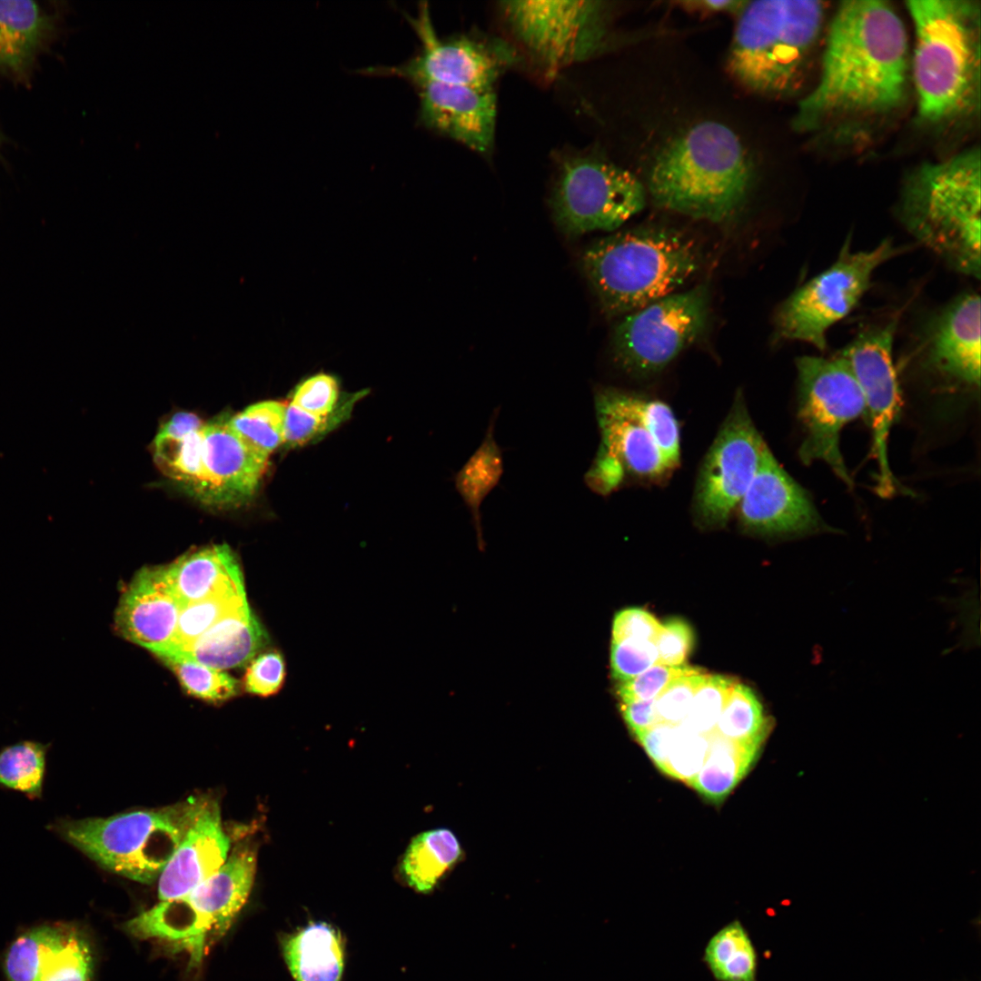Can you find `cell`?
<instances>
[{
  "label": "cell",
  "mask_w": 981,
  "mask_h": 981,
  "mask_svg": "<svg viewBox=\"0 0 981 981\" xmlns=\"http://www.w3.org/2000/svg\"><path fill=\"white\" fill-rule=\"evenodd\" d=\"M907 38L886 1H844L831 20L819 78L798 105L795 128L810 131L852 116L883 114L904 101Z\"/></svg>",
  "instance_id": "cell-1"
},
{
  "label": "cell",
  "mask_w": 981,
  "mask_h": 981,
  "mask_svg": "<svg viewBox=\"0 0 981 981\" xmlns=\"http://www.w3.org/2000/svg\"><path fill=\"white\" fill-rule=\"evenodd\" d=\"M753 182V164L738 136L720 123L706 121L658 152L648 190L663 209L724 223L741 213Z\"/></svg>",
  "instance_id": "cell-2"
},
{
  "label": "cell",
  "mask_w": 981,
  "mask_h": 981,
  "mask_svg": "<svg viewBox=\"0 0 981 981\" xmlns=\"http://www.w3.org/2000/svg\"><path fill=\"white\" fill-rule=\"evenodd\" d=\"M702 248L668 225L624 230L591 243L581 265L603 312L623 317L676 292L700 269Z\"/></svg>",
  "instance_id": "cell-3"
},
{
  "label": "cell",
  "mask_w": 981,
  "mask_h": 981,
  "mask_svg": "<svg viewBox=\"0 0 981 981\" xmlns=\"http://www.w3.org/2000/svg\"><path fill=\"white\" fill-rule=\"evenodd\" d=\"M915 27L913 77L919 116L931 124L978 108L980 7L969 0L906 2Z\"/></svg>",
  "instance_id": "cell-4"
},
{
  "label": "cell",
  "mask_w": 981,
  "mask_h": 981,
  "mask_svg": "<svg viewBox=\"0 0 981 981\" xmlns=\"http://www.w3.org/2000/svg\"><path fill=\"white\" fill-rule=\"evenodd\" d=\"M980 153L970 149L928 164L902 192L903 225L953 270L976 279L980 260Z\"/></svg>",
  "instance_id": "cell-5"
},
{
  "label": "cell",
  "mask_w": 981,
  "mask_h": 981,
  "mask_svg": "<svg viewBox=\"0 0 981 981\" xmlns=\"http://www.w3.org/2000/svg\"><path fill=\"white\" fill-rule=\"evenodd\" d=\"M824 15L823 3L816 0L748 2L728 54L730 73L758 94H792L806 75Z\"/></svg>",
  "instance_id": "cell-6"
},
{
  "label": "cell",
  "mask_w": 981,
  "mask_h": 981,
  "mask_svg": "<svg viewBox=\"0 0 981 981\" xmlns=\"http://www.w3.org/2000/svg\"><path fill=\"white\" fill-rule=\"evenodd\" d=\"M206 798L107 818L57 819L50 828L101 867L151 884L158 880Z\"/></svg>",
  "instance_id": "cell-7"
},
{
  "label": "cell",
  "mask_w": 981,
  "mask_h": 981,
  "mask_svg": "<svg viewBox=\"0 0 981 981\" xmlns=\"http://www.w3.org/2000/svg\"><path fill=\"white\" fill-rule=\"evenodd\" d=\"M257 848L238 843L212 875L185 896L162 900L145 911L146 936L186 949L201 963L207 939L222 937L246 903L256 872Z\"/></svg>",
  "instance_id": "cell-8"
},
{
  "label": "cell",
  "mask_w": 981,
  "mask_h": 981,
  "mask_svg": "<svg viewBox=\"0 0 981 981\" xmlns=\"http://www.w3.org/2000/svg\"><path fill=\"white\" fill-rule=\"evenodd\" d=\"M645 203L644 186L629 171L588 153L560 160L550 206L554 222L565 235L614 231Z\"/></svg>",
  "instance_id": "cell-9"
},
{
  "label": "cell",
  "mask_w": 981,
  "mask_h": 981,
  "mask_svg": "<svg viewBox=\"0 0 981 981\" xmlns=\"http://www.w3.org/2000/svg\"><path fill=\"white\" fill-rule=\"evenodd\" d=\"M898 250L884 240L869 251L852 252L847 239L837 260L795 290L774 315L775 336L824 351L828 329L846 317L869 289L875 270Z\"/></svg>",
  "instance_id": "cell-10"
},
{
  "label": "cell",
  "mask_w": 981,
  "mask_h": 981,
  "mask_svg": "<svg viewBox=\"0 0 981 981\" xmlns=\"http://www.w3.org/2000/svg\"><path fill=\"white\" fill-rule=\"evenodd\" d=\"M500 9L517 42L548 72L593 57L607 42V2L502 1Z\"/></svg>",
  "instance_id": "cell-11"
},
{
  "label": "cell",
  "mask_w": 981,
  "mask_h": 981,
  "mask_svg": "<svg viewBox=\"0 0 981 981\" xmlns=\"http://www.w3.org/2000/svg\"><path fill=\"white\" fill-rule=\"evenodd\" d=\"M708 313L709 289L701 283L627 314L612 333L613 359L630 375L652 376L699 338Z\"/></svg>",
  "instance_id": "cell-12"
},
{
  "label": "cell",
  "mask_w": 981,
  "mask_h": 981,
  "mask_svg": "<svg viewBox=\"0 0 981 981\" xmlns=\"http://www.w3.org/2000/svg\"><path fill=\"white\" fill-rule=\"evenodd\" d=\"M798 381V418L804 439L799 458L805 464L820 461L848 487L854 485L839 448L840 431L866 415L861 389L839 355L832 358L802 356L796 361Z\"/></svg>",
  "instance_id": "cell-13"
},
{
  "label": "cell",
  "mask_w": 981,
  "mask_h": 981,
  "mask_svg": "<svg viewBox=\"0 0 981 981\" xmlns=\"http://www.w3.org/2000/svg\"><path fill=\"white\" fill-rule=\"evenodd\" d=\"M405 16L420 39L419 52L401 64L370 67L364 74L397 76L416 87L435 83L494 89L501 74L519 60L514 47L503 40L472 35L440 37L425 3L416 17Z\"/></svg>",
  "instance_id": "cell-14"
},
{
  "label": "cell",
  "mask_w": 981,
  "mask_h": 981,
  "mask_svg": "<svg viewBox=\"0 0 981 981\" xmlns=\"http://www.w3.org/2000/svg\"><path fill=\"white\" fill-rule=\"evenodd\" d=\"M766 447L738 392L699 471L692 510L699 526L721 528L728 523Z\"/></svg>",
  "instance_id": "cell-15"
},
{
  "label": "cell",
  "mask_w": 981,
  "mask_h": 981,
  "mask_svg": "<svg viewBox=\"0 0 981 981\" xmlns=\"http://www.w3.org/2000/svg\"><path fill=\"white\" fill-rule=\"evenodd\" d=\"M897 320L869 327L857 335L840 352L856 378L865 401L866 415L873 437L877 462V492L889 497L897 480L889 466L887 444L890 429L899 409V391L892 359Z\"/></svg>",
  "instance_id": "cell-16"
},
{
  "label": "cell",
  "mask_w": 981,
  "mask_h": 981,
  "mask_svg": "<svg viewBox=\"0 0 981 981\" xmlns=\"http://www.w3.org/2000/svg\"><path fill=\"white\" fill-rule=\"evenodd\" d=\"M595 406L601 442L587 474L591 488L607 494L626 475L658 481L673 471L651 434L629 407L624 391L598 390Z\"/></svg>",
  "instance_id": "cell-17"
},
{
  "label": "cell",
  "mask_w": 981,
  "mask_h": 981,
  "mask_svg": "<svg viewBox=\"0 0 981 981\" xmlns=\"http://www.w3.org/2000/svg\"><path fill=\"white\" fill-rule=\"evenodd\" d=\"M736 511L745 530L761 536L807 534L824 526L806 490L779 465L768 446Z\"/></svg>",
  "instance_id": "cell-18"
},
{
  "label": "cell",
  "mask_w": 981,
  "mask_h": 981,
  "mask_svg": "<svg viewBox=\"0 0 981 981\" xmlns=\"http://www.w3.org/2000/svg\"><path fill=\"white\" fill-rule=\"evenodd\" d=\"M3 971L7 981H91L94 956L88 939L74 926L43 924L12 941Z\"/></svg>",
  "instance_id": "cell-19"
},
{
  "label": "cell",
  "mask_w": 981,
  "mask_h": 981,
  "mask_svg": "<svg viewBox=\"0 0 981 981\" xmlns=\"http://www.w3.org/2000/svg\"><path fill=\"white\" fill-rule=\"evenodd\" d=\"M203 478L194 497L213 507H237L249 501L268 469L269 456L242 440L227 419L202 429Z\"/></svg>",
  "instance_id": "cell-20"
},
{
  "label": "cell",
  "mask_w": 981,
  "mask_h": 981,
  "mask_svg": "<svg viewBox=\"0 0 981 981\" xmlns=\"http://www.w3.org/2000/svg\"><path fill=\"white\" fill-rule=\"evenodd\" d=\"M417 88L422 126L479 154L490 153L497 117L494 89L435 83Z\"/></svg>",
  "instance_id": "cell-21"
},
{
  "label": "cell",
  "mask_w": 981,
  "mask_h": 981,
  "mask_svg": "<svg viewBox=\"0 0 981 981\" xmlns=\"http://www.w3.org/2000/svg\"><path fill=\"white\" fill-rule=\"evenodd\" d=\"M926 365L948 382L980 384V296L964 293L930 322L924 338Z\"/></svg>",
  "instance_id": "cell-22"
},
{
  "label": "cell",
  "mask_w": 981,
  "mask_h": 981,
  "mask_svg": "<svg viewBox=\"0 0 981 981\" xmlns=\"http://www.w3.org/2000/svg\"><path fill=\"white\" fill-rule=\"evenodd\" d=\"M180 610L164 567H145L123 590L114 616L115 629L156 656L170 646Z\"/></svg>",
  "instance_id": "cell-23"
},
{
  "label": "cell",
  "mask_w": 981,
  "mask_h": 981,
  "mask_svg": "<svg viewBox=\"0 0 981 981\" xmlns=\"http://www.w3.org/2000/svg\"><path fill=\"white\" fill-rule=\"evenodd\" d=\"M230 848L219 805L206 798L157 880L160 901L192 891L223 865Z\"/></svg>",
  "instance_id": "cell-24"
},
{
  "label": "cell",
  "mask_w": 981,
  "mask_h": 981,
  "mask_svg": "<svg viewBox=\"0 0 981 981\" xmlns=\"http://www.w3.org/2000/svg\"><path fill=\"white\" fill-rule=\"evenodd\" d=\"M57 30V15L39 3L0 0V78L28 84Z\"/></svg>",
  "instance_id": "cell-25"
},
{
  "label": "cell",
  "mask_w": 981,
  "mask_h": 981,
  "mask_svg": "<svg viewBox=\"0 0 981 981\" xmlns=\"http://www.w3.org/2000/svg\"><path fill=\"white\" fill-rule=\"evenodd\" d=\"M267 640L265 631L246 604L224 616L188 646L164 654H177L223 671L250 662Z\"/></svg>",
  "instance_id": "cell-26"
},
{
  "label": "cell",
  "mask_w": 981,
  "mask_h": 981,
  "mask_svg": "<svg viewBox=\"0 0 981 981\" xmlns=\"http://www.w3.org/2000/svg\"><path fill=\"white\" fill-rule=\"evenodd\" d=\"M163 567L181 608L221 592L244 588L238 560L226 544L187 552Z\"/></svg>",
  "instance_id": "cell-27"
},
{
  "label": "cell",
  "mask_w": 981,
  "mask_h": 981,
  "mask_svg": "<svg viewBox=\"0 0 981 981\" xmlns=\"http://www.w3.org/2000/svg\"><path fill=\"white\" fill-rule=\"evenodd\" d=\"M285 964L294 981H341L344 944L338 928L310 923L281 938Z\"/></svg>",
  "instance_id": "cell-28"
},
{
  "label": "cell",
  "mask_w": 981,
  "mask_h": 981,
  "mask_svg": "<svg viewBox=\"0 0 981 981\" xmlns=\"http://www.w3.org/2000/svg\"><path fill=\"white\" fill-rule=\"evenodd\" d=\"M705 763L689 785L718 804L746 776L761 746L734 741L713 730Z\"/></svg>",
  "instance_id": "cell-29"
},
{
  "label": "cell",
  "mask_w": 981,
  "mask_h": 981,
  "mask_svg": "<svg viewBox=\"0 0 981 981\" xmlns=\"http://www.w3.org/2000/svg\"><path fill=\"white\" fill-rule=\"evenodd\" d=\"M461 844L452 831L435 828L412 838L400 864L409 887L422 894L431 892L461 856Z\"/></svg>",
  "instance_id": "cell-30"
},
{
  "label": "cell",
  "mask_w": 981,
  "mask_h": 981,
  "mask_svg": "<svg viewBox=\"0 0 981 981\" xmlns=\"http://www.w3.org/2000/svg\"><path fill=\"white\" fill-rule=\"evenodd\" d=\"M703 959L718 981L757 980L756 949L738 920L725 925L710 937Z\"/></svg>",
  "instance_id": "cell-31"
},
{
  "label": "cell",
  "mask_w": 981,
  "mask_h": 981,
  "mask_svg": "<svg viewBox=\"0 0 981 981\" xmlns=\"http://www.w3.org/2000/svg\"><path fill=\"white\" fill-rule=\"evenodd\" d=\"M769 720L754 691L737 682L719 716L715 730L721 736L746 744L762 746Z\"/></svg>",
  "instance_id": "cell-32"
},
{
  "label": "cell",
  "mask_w": 981,
  "mask_h": 981,
  "mask_svg": "<svg viewBox=\"0 0 981 981\" xmlns=\"http://www.w3.org/2000/svg\"><path fill=\"white\" fill-rule=\"evenodd\" d=\"M287 404L273 400L259 401L228 418L227 423L247 444L270 456L284 443Z\"/></svg>",
  "instance_id": "cell-33"
},
{
  "label": "cell",
  "mask_w": 981,
  "mask_h": 981,
  "mask_svg": "<svg viewBox=\"0 0 981 981\" xmlns=\"http://www.w3.org/2000/svg\"><path fill=\"white\" fill-rule=\"evenodd\" d=\"M49 745L25 740L0 751V786L40 798Z\"/></svg>",
  "instance_id": "cell-34"
},
{
  "label": "cell",
  "mask_w": 981,
  "mask_h": 981,
  "mask_svg": "<svg viewBox=\"0 0 981 981\" xmlns=\"http://www.w3.org/2000/svg\"><path fill=\"white\" fill-rule=\"evenodd\" d=\"M246 604L248 601L245 590L241 588L183 606L170 646L156 656L174 652L188 646L224 616Z\"/></svg>",
  "instance_id": "cell-35"
},
{
  "label": "cell",
  "mask_w": 981,
  "mask_h": 981,
  "mask_svg": "<svg viewBox=\"0 0 981 981\" xmlns=\"http://www.w3.org/2000/svg\"><path fill=\"white\" fill-rule=\"evenodd\" d=\"M491 425L492 422L481 447L456 476L457 489L477 525L480 522L481 503L497 484L502 473V459L493 440Z\"/></svg>",
  "instance_id": "cell-36"
},
{
  "label": "cell",
  "mask_w": 981,
  "mask_h": 981,
  "mask_svg": "<svg viewBox=\"0 0 981 981\" xmlns=\"http://www.w3.org/2000/svg\"><path fill=\"white\" fill-rule=\"evenodd\" d=\"M157 657L174 673L183 689L195 698L219 703L238 694V681L224 671L177 654Z\"/></svg>",
  "instance_id": "cell-37"
},
{
  "label": "cell",
  "mask_w": 981,
  "mask_h": 981,
  "mask_svg": "<svg viewBox=\"0 0 981 981\" xmlns=\"http://www.w3.org/2000/svg\"><path fill=\"white\" fill-rule=\"evenodd\" d=\"M202 429L181 440L154 441L157 465L193 496L203 478Z\"/></svg>",
  "instance_id": "cell-38"
},
{
  "label": "cell",
  "mask_w": 981,
  "mask_h": 981,
  "mask_svg": "<svg viewBox=\"0 0 981 981\" xmlns=\"http://www.w3.org/2000/svg\"><path fill=\"white\" fill-rule=\"evenodd\" d=\"M625 399L630 410L653 437L668 464L674 470L679 463L680 435L678 421L670 407L662 401L630 391H625Z\"/></svg>",
  "instance_id": "cell-39"
},
{
  "label": "cell",
  "mask_w": 981,
  "mask_h": 981,
  "mask_svg": "<svg viewBox=\"0 0 981 981\" xmlns=\"http://www.w3.org/2000/svg\"><path fill=\"white\" fill-rule=\"evenodd\" d=\"M736 683L729 677L708 674L697 690L686 718L679 725L696 734H710L715 730Z\"/></svg>",
  "instance_id": "cell-40"
},
{
  "label": "cell",
  "mask_w": 981,
  "mask_h": 981,
  "mask_svg": "<svg viewBox=\"0 0 981 981\" xmlns=\"http://www.w3.org/2000/svg\"><path fill=\"white\" fill-rule=\"evenodd\" d=\"M364 394V391H361L349 395L345 401H341L338 408L327 416L307 413L289 402L285 413L284 443L291 447L301 446L322 436L345 420L354 402Z\"/></svg>",
  "instance_id": "cell-41"
},
{
  "label": "cell",
  "mask_w": 981,
  "mask_h": 981,
  "mask_svg": "<svg viewBox=\"0 0 981 981\" xmlns=\"http://www.w3.org/2000/svg\"><path fill=\"white\" fill-rule=\"evenodd\" d=\"M341 399L338 378L333 374L320 372L297 384L290 403L307 413L327 416L338 408Z\"/></svg>",
  "instance_id": "cell-42"
},
{
  "label": "cell",
  "mask_w": 981,
  "mask_h": 981,
  "mask_svg": "<svg viewBox=\"0 0 981 981\" xmlns=\"http://www.w3.org/2000/svg\"><path fill=\"white\" fill-rule=\"evenodd\" d=\"M707 675L704 670L697 669L693 672L672 679L655 699L659 723L680 724L686 718L692 699Z\"/></svg>",
  "instance_id": "cell-43"
},
{
  "label": "cell",
  "mask_w": 981,
  "mask_h": 981,
  "mask_svg": "<svg viewBox=\"0 0 981 981\" xmlns=\"http://www.w3.org/2000/svg\"><path fill=\"white\" fill-rule=\"evenodd\" d=\"M708 746V736L690 732L679 725L664 773L689 784L705 763Z\"/></svg>",
  "instance_id": "cell-44"
},
{
  "label": "cell",
  "mask_w": 981,
  "mask_h": 981,
  "mask_svg": "<svg viewBox=\"0 0 981 981\" xmlns=\"http://www.w3.org/2000/svg\"><path fill=\"white\" fill-rule=\"evenodd\" d=\"M658 663L654 642L639 639L611 641L610 667L619 682L629 680Z\"/></svg>",
  "instance_id": "cell-45"
},
{
  "label": "cell",
  "mask_w": 981,
  "mask_h": 981,
  "mask_svg": "<svg viewBox=\"0 0 981 981\" xmlns=\"http://www.w3.org/2000/svg\"><path fill=\"white\" fill-rule=\"evenodd\" d=\"M697 669L685 665L671 667L656 664L639 676L620 682L617 692L621 703L655 699L672 679Z\"/></svg>",
  "instance_id": "cell-46"
},
{
  "label": "cell",
  "mask_w": 981,
  "mask_h": 981,
  "mask_svg": "<svg viewBox=\"0 0 981 981\" xmlns=\"http://www.w3.org/2000/svg\"><path fill=\"white\" fill-rule=\"evenodd\" d=\"M285 675L282 654L276 650L267 651L250 661L243 677V688L251 694L269 697L282 689Z\"/></svg>",
  "instance_id": "cell-47"
},
{
  "label": "cell",
  "mask_w": 981,
  "mask_h": 981,
  "mask_svg": "<svg viewBox=\"0 0 981 981\" xmlns=\"http://www.w3.org/2000/svg\"><path fill=\"white\" fill-rule=\"evenodd\" d=\"M693 642L694 634L688 622L679 618L666 620L655 641L658 651L657 664L671 667L683 665Z\"/></svg>",
  "instance_id": "cell-48"
},
{
  "label": "cell",
  "mask_w": 981,
  "mask_h": 981,
  "mask_svg": "<svg viewBox=\"0 0 981 981\" xmlns=\"http://www.w3.org/2000/svg\"><path fill=\"white\" fill-rule=\"evenodd\" d=\"M662 629L655 616L640 608L619 611L612 622V641L639 639L654 642Z\"/></svg>",
  "instance_id": "cell-49"
},
{
  "label": "cell",
  "mask_w": 981,
  "mask_h": 981,
  "mask_svg": "<svg viewBox=\"0 0 981 981\" xmlns=\"http://www.w3.org/2000/svg\"><path fill=\"white\" fill-rule=\"evenodd\" d=\"M679 732V725L658 723L636 738L662 772Z\"/></svg>",
  "instance_id": "cell-50"
},
{
  "label": "cell",
  "mask_w": 981,
  "mask_h": 981,
  "mask_svg": "<svg viewBox=\"0 0 981 981\" xmlns=\"http://www.w3.org/2000/svg\"><path fill=\"white\" fill-rule=\"evenodd\" d=\"M620 709L626 725L635 738L659 723L655 699L621 703Z\"/></svg>",
  "instance_id": "cell-51"
},
{
  "label": "cell",
  "mask_w": 981,
  "mask_h": 981,
  "mask_svg": "<svg viewBox=\"0 0 981 981\" xmlns=\"http://www.w3.org/2000/svg\"><path fill=\"white\" fill-rule=\"evenodd\" d=\"M203 425L204 422L196 414L178 412L162 425L154 441L181 440L190 433L201 430Z\"/></svg>",
  "instance_id": "cell-52"
},
{
  "label": "cell",
  "mask_w": 981,
  "mask_h": 981,
  "mask_svg": "<svg viewBox=\"0 0 981 981\" xmlns=\"http://www.w3.org/2000/svg\"><path fill=\"white\" fill-rule=\"evenodd\" d=\"M747 1H733V0H705V1H689L684 2L682 5H687V7L701 9L708 12H737L741 11L747 5Z\"/></svg>",
  "instance_id": "cell-53"
},
{
  "label": "cell",
  "mask_w": 981,
  "mask_h": 981,
  "mask_svg": "<svg viewBox=\"0 0 981 981\" xmlns=\"http://www.w3.org/2000/svg\"><path fill=\"white\" fill-rule=\"evenodd\" d=\"M0 141H1V137H0Z\"/></svg>",
  "instance_id": "cell-54"
}]
</instances>
